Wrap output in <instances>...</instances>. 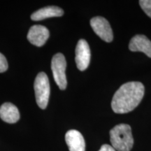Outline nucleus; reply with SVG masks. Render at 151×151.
I'll use <instances>...</instances> for the list:
<instances>
[{
    "instance_id": "1",
    "label": "nucleus",
    "mask_w": 151,
    "mask_h": 151,
    "mask_svg": "<svg viewBox=\"0 0 151 151\" xmlns=\"http://www.w3.org/2000/svg\"><path fill=\"white\" fill-rule=\"evenodd\" d=\"M143 95L144 86L141 83H126L113 95L111 101L113 111L119 114L129 113L140 104Z\"/></svg>"
},
{
    "instance_id": "2",
    "label": "nucleus",
    "mask_w": 151,
    "mask_h": 151,
    "mask_svg": "<svg viewBox=\"0 0 151 151\" xmlns=\"http://www.w3.org/2000/svg\"><path fill=\"white\" fill-rule=\"evenodd\" d=\"M111 143L116 151H130L134 145L131 127L126 124L115 126L110 131Z\"/></svg>"
},
{
    "instance_id": "3",
    "label": "nucleus",
    "mask_w": 151,
    "mask_h": 151,
    "mask_svg": "<svg viewBox=\"0 0 151 151\" xmlns=\"http://www.w3.org/2000/svg\"><path fill=\"white\" fill-rule=\"evenodd\" d=\"M35 92L37 105L41 109H45L48 103L50 88L48 76L44 72L39 73L36 77Z\"/></svg>"
},
{
    "instance_id": "4",
    "label": "nucleus",
    "mask_w": 151,
    "mask_h": 151,
    "mask_svg": "<svg viewBox=\"0 0 151 151\" xmlns=\"http://www.w3.org/2000/svg\"><path fill=\"white\" fill-rule=\"evenodd\" d=\"M66 68L67 62L65 56L62 53L55 55L51 61V69L54 80L60 90H65L67 86Z\"/></svg>"
},
{
    "instance_id": "5",
    "label": "nucleus",
    "mask_w": 151,
    "mask_h": 151,
    "mask_svg": "<svg viewBox=\"0 0 151 151\" xmlns=\"http://www.w3.org/2000/svg\"><path fill=\"white\" fill-rule=\"evenodd\" d=\"M90 25L94 33L106 42H111L113 39V31L108 20L101 16L94 17L90 20Z\"/></svg>"
},
{
    "instance_id": "6",
    "label": "nucleus",
    "mask_w": 151,
    "mask_h": 151,
    "mask_svg": "<svg viewBox=\"0 0 151 151\" xmlns=\"http://www.w3.org/2000/svg\"><path fill=\"white\" fill-rule=\"evenodd\" d=\"M76 63L80 71L86 70L90 65V49L88 42L84 39H81L76 48Z\"/></svg>"
},
{
    "instance_id": "7",
    "label": "nucleus",
    "mask_w": 151,
    "mask_h": 151,
    "mask_svg": "<svg viewBox=\"0 0 151 151\" xmlns=\"http://www.w3.org/2000/svg\"><path fill=\"white\" fill-rule=\"evenodd\" d=\"M50 36L48 29L40 24H36L31 27L27 34V39L32 44L37 47L43 46Z\"/></svg>"
},
{
    "instance_id": "8",
    "label": "nucleus",
    "mask_w": 151,
    "mask_h": 151,
    "mask_svg": "<svg viewBox=\"0 0 151 151\" xmlns=\"http://www.w3.org/2000/svg\"><path fill=\"white\" fill-rule=\"evenodd\" d=\"M65 141L69 151H85L86 143L83 135L78 131L71 129L65 134Z\"/></svg>"
},
{
    "instance_id": "9",
    "label": "nucleus",
    "mask_w": 151,
    "mask_h": 151,
    "mask_svg": "<svg viewBox=\"0 0 151 151\" xmlns=\"http://www.w3.org/2000/svg\"><path fill=\"white\" fill-rule=\"evenodd\" d=\"M129 48L131 51L143 52L151 58V41L144 35H136L130 41Z\"/></svg>"
},
{
    "instance_id": "10",
    "label": "nucleus",
    "mask_w": 151,
    "mask_h": 151,
    "mask_svg": "<svg viewBox=\"0 0 151 151\" xmlns=\"http://www.w3.org/2000/svg\"><path fill=\"white\" fill-rule=\"evenodd\" d=\"M0 118L8 123H15L20 119V113L17 107L11 103H4L0 106Z\"/></svg>"
},
{
    "instance_id": "11",
    "label": "nucleus",
    "mask_w": 151,
    "mask_h": 151,
    "mask_svg": "<svg viewBox=\"0 0 151 151\" xmlns=\"http://www.w3.org/2000/svg\"><path fill=\"white\" fill-rule=\"evenodd\" d=\"M64 14V11L60 7L51 6L42 8L33 13L31 16V18L35 21H39L48 18L52 17H60Z\"/></svg>"
},
{
    "instance_id": "12",
    "label": "nucleus",
    "mask_w": 151,
    "mask_h": 151,
    "mask_svg": "<svg viewBox=\"0 0 151 151\" xmlns=\"http://www.w3.org/2000/svg\"><path fill=\"white\" fill-rule=\"evenodd\" d=\"M139 4L143 11L151 18V0H141Z\"/></svg>"
},
{
    "instance_id": "13",
    "label": "nucleus",
    "mask_w": 151,
    "mask_h": 151,
    "mask_svg": "<svg viewBox=\"0 0 151 151\" xmlns=\"http://www.w3.org/2000/svg\"><path fill=\"white\" fill-rule=\"evenodd\" d=\"M8 69V62L6 58L0 52V73L4 72Z\"/></svg>"
},
{
    "instance_id": "14",
    "label": "nucleus",
    "mask_w": 151,
    "mask_h": 151,
    "mask_svg": "<svg viewBox=\"0 0 151 151\" xmlns=\"http://www.w3.org/2000/svg\"><path fill=\"white\" fill-rule=\"evenodd\" d=\"M99 151H116L112 146L108 144H104L101 147Z\"/></svg>"
}]
</instances>
